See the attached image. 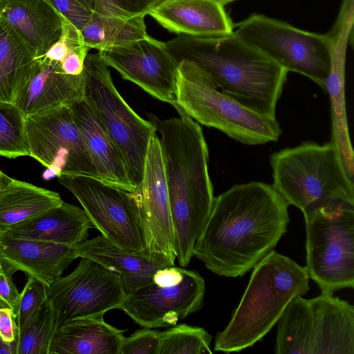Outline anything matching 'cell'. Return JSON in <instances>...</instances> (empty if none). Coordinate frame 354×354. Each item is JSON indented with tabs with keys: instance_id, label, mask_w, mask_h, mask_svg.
<instances>
[{
	"instance_id": "1",
	"label": "cell",
	"mask_w": 354,
	"mask_h": 354,
	"mask_svg": "<svg viewBox=\"0 0 354 354\" xmlns=\"http://www.w3.org/2000/svg\"><path fill=\"white\" fill-rule=\"evenodd\" d=\"M289 205L267 183L235 185L214 197L193 255L212 272L241 277L287 232Z\"/></svg>"
},
{
	"instance_id": "2",
	"label": "cell",
	"mask_w": 354,
	"mask_h": 354,
	"mask_svg": "<svg viewBox=\"0 0 354 354\" xmlns=\"http://www.w3.org/2000/svg\"><path fill=\"white\" fill-rule=\"evenodd\" d=\"M179 117L160 119L148 113L159 133L164 158L178 264L186 267L196 239L209 218L213 185L208 171L209 151L201 127L178 106Z\"/></svg>"
},
{
	"instance_id": "3",
	"label": "cell",
	"mask_w": 354,
	"mask_h": 354,
	"mask_svg": "<svg viewBox=\"0 0 354 354\" xmlns=\"http://www.w3.org/2000/svg\"><path fill=\"white\" fill-rule=\"evenodd\" d=\"M165 45L177 63L192 62L223 93L252 111L276 118L288 71L234 32L215 37L180 35Z\"/></svg>"
},
{
	"instance_id": "4",
	"label": "cell",
	"mask_w": 354,
	"mask_h": 354,
	"mask_svg": "<svg viewBox=\"0 0 354 354\" xmlns=\"http://www.w3.org/2000/svg\"><path fill=\"white\" fill-rule=\"evenodd\" d=\"M309 279L306 267L272 250L253 267L229 324L216 335L214 351L239 352L261 341L289 302L309 290Z\"/></svg>"
},
{
	"instance_id": "5",
	"label": "cell",
	"mask_w": 354,
	"mask_h": 354,
	"mask_svg": "<svg viewBox=\"0 0 354 354\" xmlns=\"http://www.w3.org/2000/svg\"><path fill=\"white\" fill-rule=\"evenodd\" d=\"M272 187L304 218L354 208V182L330 141L305 142L270 156Z\"/></svg>"
},
{
	"instance_id": "6",
	"label": "cell",
	"mask_w": 354,
	"mask_h": 354,
	"mask_svg": "<svg viewBox=\"0 0 354 354\" xmlns=\"http://www.w3.org/2000/svg\"><path fill=\"white\" fill-rule=\"evenodd\" d=\"M175 102L198 124L216 129L249 145L277 141L281 129L276 118L258 113L221 91L196 64L178 63Z\"/></svg>"
},
{
	"instance_id": "7",
	"label": "cell",
	"mask_w": 354,
	"mask_h": 354,
	"mask_svg": "<svg viewBox=\"0 0 354 354\" xmlns=\"http://www.w3.org/2000/svg\"><path fill=\"white\" fill-rule=\"evenodd\" d=\"M277 326V354H354V306L332 293L295 297Z\"/></svg>"
},
{
	"instance_id": "8",
	"label": "cell",
	"mask_w": 354,
	"mask_h": 354,
	"mask_svg": "<svg viewBox=\"0 0 354 354\" xmlns=\"http://www.w3.org/2000/svg\"><path fill=\"white\" fill-rule=\"evenodd\" d=\"M83 98L95 111L120 151L129 177L136 188L142 181L145 160L154 125L140 117L115 88L109 66L97 52L84 60Z\"/></svg>"
},
{
	"instance_id": "9",
	"label": "cell",
	"mask_w": 354,
	"mask_h": 354,
	"mask_svg": "<svg viewBox=\"0 0 354 354\" xmlns=\"http://www.w3.org/2000/svg\"><path fill=\"white\" fill-rule=\"evenodd\" d=\"M233 32L288 72L301 74L325 91L330 65L327 34L303 30L258 14L243 21Z\"/></svg>"
},
{
	"instance_id": "10",
	"label": "cell",
	"mask_w": 354,
	"mask_h": 354,
	"mask_svg": "<svg viewBox=\"0 0 354 354\" xmlns=\"http://www.w3.org/2000/svg\"><path fill=\"white\" fill-rule=\"evenodd\" d=\"M57 178L79 201L93 227L104 237L127 252L149 257L133 192L88 176H60Z\"/></svg>"
},
{
	"instance_id": "11",
	"label": "cell",
	"mask_w": 354,
	"mask_h": 354,
	"mask_svg": "<svg viewBox=\"0 0 354 354\" xmlns=\"http://www.w3.org/2000/svg\"><path fill=\"white\" fill-rule=\"evenodd\" d=\"M205 292V281L198 272L166 266L149 283L126 293L120 310L142 327H168L199 310Z\"/></svg>"
},
{
	"instance_id": "12",
	"label": "cell",
	"mask_w": 354,
	"mask_h": 354,
	"mask_svg": "<svg viewBox=\"0 0 354 354\" xmlns=\"http://www.w3.org/2000/svg\"><path fill=\"white\" fill-rule=\"evenodd\" d=\"M306 270L322 292L354 288V208L306 218Z\"/></svg>"
},
{
	"instance_id": "13",
	"label": "cell",
	"mask_w": 354,
	"mask_h": 354,
	"mask_svg": "<svg viewBox=\"0 0 354 354\" xmlns=\"http://www.w3.org/2000/svg\"><path fill=\"white\" fill-rule=\"evenodd\" d=\"M30 156L60 176L98 178L69 106L26 117Z\"/></svg>"
},
{
	"instance_id": "14",
	"label": "cell",
	"mask_w": 354,
	"mask_h": 354,
	"mask_svg": "<svg viewBox=\"0 0 354 354\" xmlns=\"http://www.w3.org/2000/svg\"><path fill=\"white\" fill-rule=\"evenodd\" d=\"M125 296L115 272L84 257L71 273L46 287L47 301L57 314V328L74 319L121 309Z\"/></svg>"
},
{
	"instance_id": "15",
	"label": "cell",
	"mask_w": 354,
	"mask_h": 354,
	"mask_svg": "<svg viewBox=\"0 0 354 354\" xmlns=\"http://www.w3.org/2000/svg\"><path fill=\"white\" fill-rule=\"evenodd\" d=\"M134 194L143 226L149 257L174 266V232L164 158L159 137L150 140L142 181Z\"/></svg>"
},
{
	"instance_id": "16",
	"label": "cell",
	"mask_w": 354,
	"mask_h": 354,
	"mask_svg": "<svg viewBox=\"0 0 354 354\" xmlns=\"http://www.w3.org/2000/svg\"><path fill=\"white\" fill-rule=\"evenodd\" d=\"M106 64L156 99L175 102L178 63L165 42L150 36L98 51Z\"/></svg>"
},
{
	"instance_id": "17",
	"label": "cell",
	"mask_w": 354,
	"mask_h": 354,
	"mask_svg": "<svg viewBox=\"0 0 354 354\" xmlns=\"http://www.w3.org/2000/svg\"><path fill=\"white\" fill-rule=\"evenodd\" d=\"M78 258L75 245L12 237L0 232V262L49 286Z\"/></svg>"
},
{
	"instance_id": "18",
	"label": "cell",
	"mask_w": 354,
	"mask_h": 354,
	"mask_svg": "<svg viewBox=\"0 0 354 354\" xmlns=\"http://www.w3.org/2000/svg\"><path fill=\"white\" fill-rule=\"evenodd\" d=\"M83 75L66 74L60 63L43 56L13 103L25 117L70 106L83 98Z\"/></svg>"
},
{
	"instance_id": "19",
	"label": "cell",
	"mask_w": 354,
	"mask_h": 354,
	"mask_svg": "<svg viewBox=\"0 0 354 354\" xmlns=\"http://www.w3.org/2000/svg\"><path fill=\"white\" fill-rule=\"evenodd\" d=\"M148 15L178 35L215 37L234 32L223 6L214 0H160Z\"/></svg>"
},
{
	"instance_id": "20",
	"label": "cell",
	"mask_w": 354,
	"mask_h": 354,
	"mask_svg": "<svg viewBox=\"0 0 354 354\" xmlns=\"http://www.w3.org/2000/svg\"><path fill=\"white\" fill-rule=\"evenodd\" d=\"M69 106L99 180L133 192L122 156L93 108L84 98Z\"/></svg>"
},
{
	"instance_id": "21",
	"label": "cell",
	"mask_w": 354,
	"mask_h": 354,
	"mask_svg": "<svg viewBox=\"0 0 354 354\" xmlns=\"http://www.w3.org/2000/svg\"><path fill=\"white\" fill-rule=\"evenodd\" d=\"M0 21L39 57L62 34L61 17L46 0H0Z\"/></svg>"
},
{
	"instance_id": "22",
	"label": "cell",
	"mask_w": 354,
	"mask_h": 354,
	"mask_svg": "<svg viewBox=\"0 0 354 354\" xmlns=\"http://www.w3.org/2000/svg\"><path fill=\"white\" fill-rule=\"evenodd\" d=\"M92 227L83 209L63 202L59 206L11 226L5 233L16 238L74 246L87 239Z\"/></svg>"
},
{
	"instance_id": "23",
	"label": "cell",
	"mask_w": 354,
	"mask_h": 354,
	"mask_svg": "<svg viewBox=\"0 0 354 354\" xmlns=\"http://www.w3.org/2000/svg\"><path fill=\"white\" fill-rule=\"evenodd\" d=\"M124 331L102 315L74 319L57 329L49 354H120Z\"/></svg>"
},
{
	"instance_id": "24",
	"label": "cell",
	"mask_w": 354,
	"mask_h": 354,
	"mask_svg": "<svg viewBox=\"0 0 354 354\" xmlns=\"http://www.w3.org/2000/svg\"><path fill=\"white\" fill-rule=\"evenodd\" d=\"M78 257L92 259L115 272L126 293L149 283L160 268L169 266L156 259L127 252L102 235L75 245Z\"/></svg>"
},
{
	"instance_id": "25",
	"label": "cell",
	"mask_w": 354,
	"mask_h": 354,
	"mask_svg": "<svg viewBox=\"0 0 354 354\" xmlns=\"http://www.w3.org/2000/svg\"><path fill=\"white\" fill-rule=\"evenodd\" d=\"M63 202L57 192L12 178L0 191V232Z\"/></svg>"
},
{
	"instance_id": "26",
	"label": "cell",
	"mask_w": 354,
	"mask_h": 354,
	"mask_svg": "<svg viewBox=\"0 0 354 354\" xmlns=\"http://www.w3.org/2000/svg\"><path fill=\"white\" fill-rule=\"evenodd\" d=\"M40 58L0 21V101L13 103L19 89L30 77Z\"/></svg>"
},
{
	"instance_id": "27",
	"label": "cell",
	"mask_w": 354,
	"mask_h": 354,
	"mask_svg": "<svg viewBox=\"0 0 354 354\" xmlns=\"http://www.w3.org/2000/svg\"><path fill=\"white\" fill-rule=\"evenodd\" d=\"M80 33L84 44L98 51L148 36L143 16L126 19L96 13H92Z\"/></svg>"
},
{
	"instance_id": "28",
	"label": "cell",
	"mask_w": 354,
	"mask_h": 354,
	"mask_svg": "<svg viewBox=\"0 0 354 354\" xmlns=\"http://www.w3.org/2000/svg\"><path fill=\"white\" fill-rule=\"evenodd\" d=\"M0 156L8 158L30 156L26 117L12 102L0 101Z\"/></svg>"
},
{
	"instance_id": "29",
	"label": "cell",
	"mask_w": 354,
	"mask_h": 354,
	"mask_svg": "<svg viewBox=\"0 0 354 354\" xmlns=\"http://www.w3.org/2000/svg\"><path fill=\"white\" fill-rule=\"evenodd\" d=\"M212 339L204 328L174 325L160 332L158 354H212Z\"/></svg>"
},
{
	"instance_id": "30",
	"label": "cell",
	"mask_w": 354,
	"mask_h": 354,
	"mask_svg": "<svg viewBox=\"0 0 354 354\" xmlns=\"http://www.w3.org/2000/svg\"><path fill=\"white\" fill-rule=\"evenodd\" d=\"M57 329L56 312L46 300L36 318L19 329L17 354H49Z\"/></svg>"
},
{
	"instance_id": "31",
	"label": "cell",
	"mask_w": 354,
	"mask_h": 354,
	"mask_svg": "<svg viewBox=\"0 0 354 354\" xmlns=\"http://www.w3.org/2000/svg\"><path fill=\"white\" fill-rule=\"evenodd\" d=\"M92 13L121 18L148 15L160 0H77Z\"/></svg>"
},
{
	"instance_id": "32",
	"label": "cell",
	"mask_w": 354,
	"mask_h": 354,
	"mask_svg": "<svg viewBox=\"0 0 354 354\" xmlns=\"http://www.w3.org/2000/svg\"><path fill=\"white\" fill-rule=\"evenodd\" d=\"M46 286L32 277L28 280L21 292L16 316L19 329L30 324L39 315L46 302Z\"/></svg>"
},
{
	"instance_id": "33",
	"label": "cell",
	"mask_w": 354,
	"mask_h": 354,
	"mask_svg": "<svg viewBox=\"0 0 354 354\" xmlns=\"http://www.w3.org/2000/svg\"><path fill=\"white\" fill-rule=\"evenodd\" d=\"M159 347L160 331L144 327L124 338L120 354H158Z\"/></svg>"
},
{
	"instance_id": "34",
	"label": "cell",
	"mask_w": 354,
	"mask_h": 354,
	"mask_svg": "<svg viewBox=\"0 0 354 354\" xmlns=\"http://www.w3.org/2000/svg\"><path fill=\"white\" fill-rule=\"evenodd\" d=\"M59 15L81 30L92 12L77 0H46Z\"/></svg>"
},
{
	"instance_id": "35",
	"label": "cell",
	"mask_w": 354,
	"mask_h": 354,
	"mask_svg": "<svg viewBox=\"0 0 354 354\" xmlns=\"http://www.w3.org/2000/svg\"><path fill=\"white\" fill-rule=\"evenodd\" d=\"M12 273L0 262V306L10 308L17 316L21 292L12 279Z\"/></svg>"
},
{
	"instance_id": "36",
	"label": "cell",
	"mask_w": 354,
	"mask_h": 354,
	"mask_svg": "<svg viewBox=\"0 0 354 354\" xmlns=\"http://www.w3.org/2000/svg\"><path fill=\"white\" fill-rule=\"evenodd\" d=\"M19 328L16 317L12 310L8 307L0 306V337L8 344H18Z\"/></svg>"
},
{
	"instance_id": "37",
	"label": "cell",
	"mask_w": 354,
	"mask_h": 354,
	"mask_svg": "<svg viewBox=\"0 0 354 354\" xmlns=\"http://www.w3.org/2000/svg\"><path fill=\"white\" fill-rule=\"evenodd\" d=\"M87 50H70L59 62L62 71L67 75L78 76L84 70V60L88 55Z\"/></svg>"
},
{
	"instance_id": "38",
	"label": "cell",
	"mask_w": 354,
	"mask_h": 354,
	"mask_svg": "<svg viewBox=\"0 0 354 354\" xmlns=\"http://www.w3.org/2000/svg\"><path fill=\"white\" fill-rule=\"evenodd\" d=\"M69 51L68 44L65 35L62 32L59 38L54 42L44 54V57L60 62Z\"/></svg>"
},
{
	"instance_id": "39",
	"label": "cell",
	"mask_w": 354,
	"mask_h": 354,
	"mask_svg": "<svg viewBox=\"0 0 354 354\" xmlns=\"http://www.w3.org/2000/svg\"><path fill=\"white\" fill-rule=\"evenodd\" d=\"M18 344H8L0 337V354H17Z\"/></svg>"
},
{
	"instance_id": "40",
	"label": "cell",
	"mask_w": 354,
	"mask_h": 354,
	"mask_svg": "<svg viewBox=\"0 0 354 354\" xmlns=\"http://www.w3.org/2000/svg\"><path fill=\"white\" fill-rule=\"evenodd\" d=\"M11 179L12 178L10 177L0 170V191L11 180Z\"/></svg>"
},
{
	"instance_id": "41",
	"label": "cell",
	"mask_w": 354,
	"mask_h": 354,
	"mask_svg": "<svg viewBox=\"0 0 354 354\" xmlns=\"http://www.w3.org/2000/svg\"><path fill=\"white\" fill-rule=\"evenodd\" d=\"M216 2H218V3L224 6L225 4L229 3V2H231V1H235V0H214Z\"/></svg>"
}]
</instances>
